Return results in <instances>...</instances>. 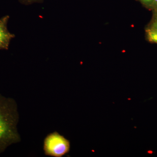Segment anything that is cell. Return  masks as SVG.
Wrapping results in <instances>:
<instances>
[{
    "instance_id": "cell-1",
    "label": "cell",
    "mask_w": 157,
    "mask_h": 157,
    "mask_svg": "<svg viewBox=\"0 0 157 157\" xmlns=\"http://www.w3.org/2000/svg\"><path fill=\"white\" fill-rule=\"evenodd\" d=\"M18 121L16 101L0 94V153L10 145L21 140L17 129Z\"/></svg>"
},
{
    "instance_id": "cell-2",
    "label": "cell",
    "mask_w": 157,
    "mask_h": 157,
    "mask_svg": "<svg viewBox=\"0 0 157 157\" xmlns=\"http://www.w3.org/2000/svg\"><path fill=\"white\" fill-rule=\"evenodd\" d=\"M43 149L45 155L62 157L70 152V141L58 132H54L45 137Z\"/></svg>"
},
{
    "instance_id": "cell-3",
    "label": "cell",
    "mask_w": 157,
    "mask_h": 157,
    "mask_svg": "<svg viewBox=\"0 0 157 157\" xmlns=\"http://www.w3.org/2000/svg\"><path fill=\"white\" fill-rule=\"evenodd\" d=\"M9 18L7 15L0 18V50H8L11 40L15 36L8 30Z\"/></svg>"
},
{
    "instance_id": "cell-4",
    "label": "cell",
    "mask_w": 157,
    "mask_h": 157,
    "mask_svg": "<svg viewBox=\"0 0 157 157\" xmlns=\"http://www.w3.org/2000/svg\"><path fill=\"white\" fill-rule=\"evenodd\" d=\"M146 34L149 41L157 43V27L151 25L147 29Z\"/></svg>"
},
{
    "instance_id": "cell-5",
    "label": "cell",
    "mask_w": 157,
    "mask_h": 157,
    "mask_svg": "<svg viewBox=\"0 0 157 157\" xmlns=\"http://www.w3.org/2000/svg\"><path fill=\"white\" fill-rule=\"evenodd\" d=\"M19 2L25 6L32 5L35 3H42L44 0H18Z\"/></svg>"
},
{
    "instance_id": "cell-6",
    "label": "cell",
    "mask_w": 157,
    "mask_h": 157,
    "mask_svg": "<svg viewBox=\"0 0 157 157\" xmlns=\"http://www.w3.org/2000/svg\"><path fill=\"white\" fill-rule=\"evenodd\" d=\"M144 5L148 7H151L153 0H139Z\"/></svg>"
},
{
    "instance_id": "cell-7",
    "label": "cell",
    "mask_w": 157,
    "mask_h": 157,
    "mask_svg": "<svg viewBox=\"0 0 157 157\" xmlns=\"http://www.w3.org/2000/svg\"><path fill=\"white\" fill-rule=\"evenodd\" d=\"M151 8L153 9L155 13L157 14V0H153Z\"/></svg>"
},
{
    "instance_id": "cell-8",
    "label": "cell",
    "mask_w": 157,
    "mask_h": 157,
    "mask_svg": "<svg viewBox=\"0 0 157 157\" xmlns=\"http://www.w3.org/2000/svg\"><path fill=\"white\" fill-rule=\"evenodd\" d=\"M151 25L157 27V15L156 17L155 18L154 21L153 22H152Z\"/></svg>"
}]
</instances>
